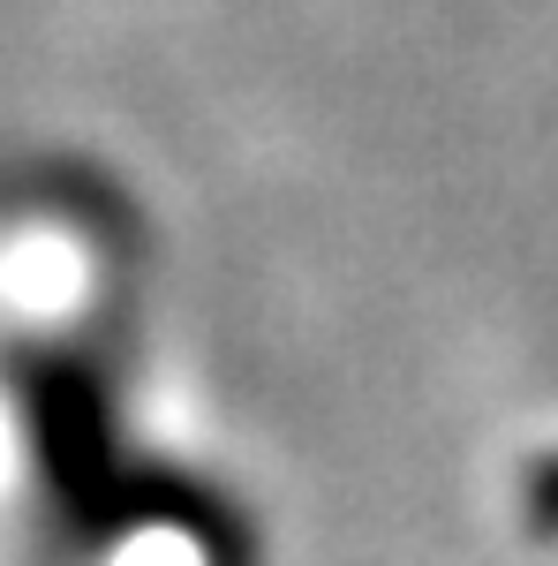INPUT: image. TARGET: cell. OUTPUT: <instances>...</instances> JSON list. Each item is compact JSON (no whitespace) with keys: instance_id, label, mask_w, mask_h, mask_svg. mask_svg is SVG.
<instances>
[{"instance_id":"obj_1","label":"cell","mask_w":558,"mask_h":566,"mask_svg":"<svg viewBox=\"0 0 558 566\" xmlns=\"http://www.w3.org/2000/svg\"><path fill=\"white\" fill-rule=\"evenodd\" d=\"M520 528L536 544H558V446H544L528 469H520Z\"/></svg>"}]
</instances>
